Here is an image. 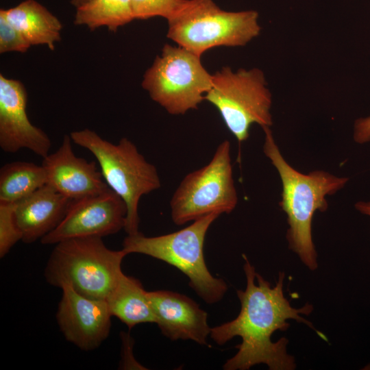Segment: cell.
<instances>
[{"mask_svg": "<svg viewBox=\"0 0 370 370\" xmlns=\"http://www.w3.org/2000/svg\"><path fill=\"white\" fill-rule=\"evenodd\" d=\"M46 184L42 165L24 161L7 163L0 169V202L16 203Z\"/></svg>", "mask_w": 370, "mask_h": 370, "instance_id": "18", "label": "cell"}, {"mask_svg": "<svg viewBox=\"0 0 370 370\" xmlns=\"http://www.w3.org/2000/svg\"><path fill=\"white\" fill-rule=\"evenodd\" d=\"M27 95L21 82L0 75V147L6 153L27 149L41 158L49 154V136L27 114Z\"/></svg>", "mask_w": 370, "mask_h": 370, "instance_id": "12", "label": "cell"}, {"mask_svg": "<svg viewBox=\"0 0 370 370\" xmlns=\"http://www.w3.org/2000/svg\"><path fill=\"white\" fill-rule=\"evenodd\" d=\"M238 201L231 145L225 140L207 164L180 182L170 200L171 216L175 225H182L212 213L230 214Z\"/></svg>", "mask_w": 370, "mask_h": 370, "instance_id": "9", "label": "cell"}, {"mask_svg": "<svg viewBox=\"0 0 370 370\" xmlns=\"http://www.w3.org/2000/svg\"><path fill=\"white\" fill-rule=\"evenodd\" d=\"M353 138L358 144L370 141V116L357 119L354 125Z\"/></svg>", "mask_w": 370, "mask_h": 370, "instance_id": "23", "label": "cell"}, {"mask_svg": "<svg viewBox=\"0 0 370 370\" xmlns=\"http://www.w3.org/2000/svg\"><path fill=\"white\" fill-rule=\"evenodd\" d=\"M147 297L162 334L171 341L191 340L207 345L211 328L208 314L186 295L170 291H147Z\"/></svg>", "mask_w": 370, "mask_h": 370, "instance_id": "14", "label": "cell"}, {"mask_svg": "<svg viewBox=\"0 0 370 370\" xmlns=\"http://www.w3.org/2000/svg\"><path fill=\"white\" fill-rule=\"evenodd\" d=\"M70 136L76 145L94 155L104 180L125 201L127 215L124 230L127 235L139 232L140 200L161 186L156 167L125 137L114 144L87 128L73 131Z\"/></svg>", "mask_w": 370, "mask_h": 370, "instance_id": "3", "label": "cell"}, {"mask_svg": "<svg viewBox=\"0 0 370 370\" xmlns=\"http://www.w3.org/2000/svg\"><path fill=\"white\" fill-rule=\"evenodd\" d=\"M16 203L0 202V257L3 258L22 234L15 218Z\"/></svg>", "mask_w": 370, "mask_h": 370, "instance_id": "21", "label": "cell"}, {"mask_svg": "<svg viewBox=\"0 0 370 370\" xmlns=\"http://www.w3.org/2000/svg\"><path fill=\"white\" fill-rule=\"evenodd\" d=\"M127 254L108 249L101 237L66 239L56 244L45 269L46 281L78 293L106 299L123 274L121 263Z\"/></svg>", "mask_w": 370, "mask_h": 370, "instance_id": "4", "label": "cell"}, {"mask_svg": "<svg viewBox=\"0 0 370 370\" xmlns=\"http://www.w3.org/2000/svg\"><path fill=\"white\" fill-rule=\"evenodd\" d=\"M31 44L0 14V53H25Z\"/></svg>", "mask_w": 370, "mask_h": 370, "instance_id": "22", "label": "cell"}, {"mask_svg": "<svg viewBox=\"0 0 370 370\" xmlns=\"http://www.w3.org/2000/svg\"><path fill=\"white\" fill-rule=\"evenodd\" d=\"M140 282L123 274L105 299L112 316L129 329L140 323H156V317Z\"/></svg>", "mask_w": 370, "mask_h": 370, "instance_id": "17", "label": "cell"}, {"mask_svg": "<svg viewBox=\"0 0 370 370\" xmlns=\"http://www.w3.org/2000/svg\"><path fill=\"white\" fill-rule=\"evenodd\" d=\"M134 20L130 0H90L76 8L75 25H86L91 31L106 27L111 32Z\"/></svg>", "mask_w": 370, "mask_h": 370, "instance_id": "19", "label": "cell"}, {"mask_svg": "<svg viewBox=\"0 0 370 370\" xmlns=\"http://www.w3.org/2000/svg\"><path fill=\"white\" fill-rule=\"evenodd\" d=\"M259 14L253 10L221 9L213 0H187L167 19V37L201 56L218 47H243L261 31Z\"/></svg>", "mask_w": 370, "mask_h": 370, "instance_id": "6", "label": "cell"}, {"mask_svg": "<svg viewBox=\"0 0 370 370\" xmlns=\"http://www.w3.org/2000/svg\"><path fill=\"white\" fill-rule=\"evenodd\" d=\"M70 135H64L60 147L43 158L47 184L72 200L101 193L110 187L95 162L74 153Z\"/></svg>", "mask_w": 370, "mask_h": 370, "instance_id": "13", "label": "cell"}, {"mask_svg": "<svg viewBox=\"0 0 370 370\" xmlns=\"http://www.w3.org/2000/svg\"><path fill=\"white\" fill-rule=\"evenodd\" d=\"M355 208L360 213L370 217V201H360L355 204Z\"/></svg>", "mask_w": 370, "mask_h": 370, "instance_id": "24", "label": "cell"}, {"mask_svg": "<svg viewBox=\"0 0 370 370\" xmlns=\"http://www.w3.org/2000/svg\"><path fill=\"white\" fill-rule=\"evenodd\" d=\"M56 319L69 342L83 351H92L108 338L112 317L105 299L84 296L70 286L61 288Z\"/></svg>", "mask_w": 370, "mask_h": 370, "instance_id": "11", "label": "cell"}, {"mask_svg": "<svg viewBox=\"0 0 370 370\" xmlns=\"http://www.w3.org/2000/svg\"><path fill=\"white\" fill-rule=\"evenodd\" d=\"M219 216L217 213L206 215L167 234L149 237L139 232L127 235L122 249L127 254H145L176 267L188 277L189 286L199 297L208 304L217 303L223 297L227 286L209 271L204 245L209 227Z\"/></svg>", "mask_w": 370, "mask_h": 370, "instance_id": "5", "label": "cell"}, {"mask_svg": "<svg viewBox=\"0 0 370 370\" xmlns=\"http://www.w3.org/2000/svg\"><path fill=\"white\" fill-rule=\"evenodd\" d=\"M243 269L247 285L238 290L241 303L238 315L233 320L211 328L210 336L219 345H223L235 336L242 342L236 346V354L223 365L225 370H247L258 364H265L271 370H292L296 368L293 356L287 354V338L276 342L271 336L277 330L284 331L289 327L288 319L303 323L324 338L312 323L301 314L308 315L313 306L306 303L303 307L291 306L285 297L283 282L285 274L279 273L275 285L271 284L257 273L245 255Z\"/></svg>", "mask_w": 370, "mask_h": 370, "instance_id": "1", "label": "cell"}, {"mask_svg": "<svg viewBox=\"0 0 370 370\" xmlns=\"http://www.w3.org/2000/svg\"><path fill=\"white\" fill-rule=\"evenodd\" d=\"M89 1L90 0H71V4L77 8Z\"/></svg>", "mask_w": 370, "mask_h": 370, "instance_id": "25", "label": "cell"}, {"mask_svg": "<svg viewBox=\"0 0 370 370\" xmlns=\"http://www.w3.org/2000/svg\"><path fill=\"white\" fill-rule=\"evenodd\" d=\"M187 0H130L134 19L155 16L166 20L173 16Z\"/></svg>", "mask_w": 370, "mask_h": 370, "instance_id": "20", "label": "cell"}, {"mask_svg": "<svg viewBox=\"0 0 370 370\" xmlns=\"http://www.w3.org/2000/svg\"><path fill=\"white\" fill-rule=\"evenodd\" d=\"M212 82L201 56L166 44L145 73L142 86L168 113L180 115L199 107Z\"/></svg>", "mask_w": 370, "mask_h": 370, "instance_id": "8", "label": "cell"}, {"mask_svg": "<svg viewBox=\"0 0 370 370\" xmlns=\"http://www.w3.org/2000/svg\"><path fill=\"white\" fill-rule=\"evenodd\" d=\"M205 100L218 110L239 143L249 138L253 124L262 128L273 125L271 93L264 73L258 68L233 71L229 66L223 67L212 74Z\"/></svg>", "mask_w": 370, "mask_h": 370, "instance_id": "7", "label": "cell"}, {"mask_svg": "<svg viewBox=\"0 0 370 370\" xmlns=\"http://www.w3.org/2000/svg\"><path fill=\"white\" fill-rule=\"evenodd\" d=\"M263 152L274 166L282 182L280 208L287 216L286 239L289 248L310 269H317V254L312 236L317 211L328 210L326 196L343 188L349 180L323 170L305 174L291 166L283 157L270 127H264Z\"/></svg>", "mask_w": 370, "mask_h": 370, "instance_id": "2", "label": "cell"}, {"mask_svg": "<svg viewBox=\"0 0 370 370\" xmlns=\"http://www.w3.org/2000/svg\"><path fill=\"white\" fill-rule=\"evenodd\" d=\"M0 14L31 45H47L53 50L61 39L60 21L36 0H25L13 8L1 9Z\"/></svg>", "mask_w": 370, "mask_h": 370, "instance_id": "16", "label": "cell"}, {"mask_svg": "<svg viewBox=\"0 0 370 370\" xmlns=\"http://www.w3.org/2000/svg\"><path fill=\"white\" fill-rule=\"evenodd\" d=\"M73 200L46 184L16 203L15 218L22 241L32 243L54 230L64 219Z\"/></svg>", "mask_w": 370, "mask_h": 370, "instance_id": "15", "label": "cell"}, {"mask_svg": "<svg viewBox=\"0 0 370 370\" xmlns=\"http://www.w3.org/2000/svg\"><path fill=\"white\" fill-rule=\"evenodd\" d=\"M126 215L125 201L109 188L101 193L73 200L62 221L40 243L56 245L69 238L114 234L125 228Z\"/></svg>", "mask_w": 370, "mask_h": 370, "instance_id": "10", "label": "cell"}]
</instances>
